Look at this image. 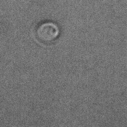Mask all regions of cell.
Listing matches in <instances>:
<instances>
[{
  "label": "cell",
  "instance_id": "cell-1",
  "mask_svg": "<svg viewBox=\"0 0 127 127\" xmlns=\"http://www.w3.org/2000/svg\"><path fill=\"white\" fill-rule=\"evenodd\" d=\"M60 30L57 25L51 22L40 25L36 30V35L38 40L44 43L53 42L58 38Z\"/></svg>",
  "mask_w": 127,
  "mask_h": 127
}]
</instances>
